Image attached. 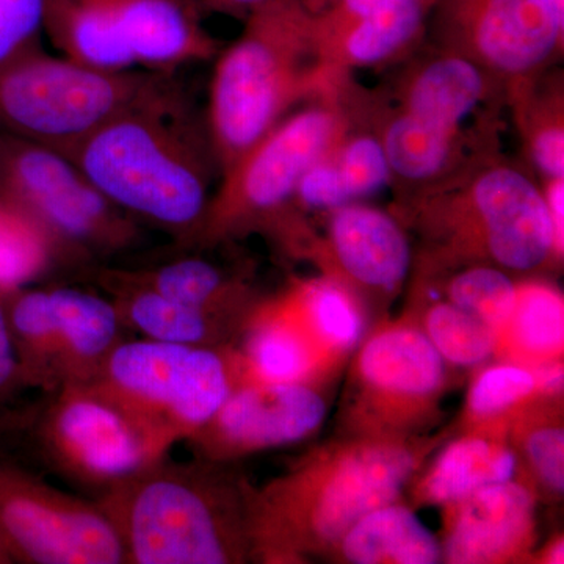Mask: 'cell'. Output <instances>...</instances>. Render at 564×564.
Returning <instances> with one entry per match:
<instances>
[{
	"instance_id": "cell-21",
	"label": "cell",
	"mask_w": 564,
	"mask_h": 564,
	"mask_svg": "<svg viewBox=\"0 0 564 564\" xmlns=\"http://www.w3.org/2000/svg\"><path fill=\"white\" fill-rule=\"evenodd\" d=\"M359 370L378 391L423 397L443 383L444 359L426 334L411 328L391 329L378 334L362 348Z\"/></svg>"
},
{
	"instance_id": "cell-6",
	"label": "cell",
	"mask_w": 564,
	"mask_h": 564,
	"mask_svg": "<svg viewBox=\"0 0 564 564\" xmlns=\"http://www.w3.org/2000/svg\"><path fill=\"white\" fill-rule=\"evenodd\" d=\"M0 202L46 234L57 259L106 258L139 240V225L63 152L0 132Z\"/></svg>"
},
{
	"instance_id": "cell-15",
	"label": "cell",
	"mask_w": 564,
	"mask_h": 564,
	"mask_svg": "<svg viewBox=\"0 0 564 564\" xmlns=\"http://www.w3.org/2000/svg\"><path fill=\"white\" fill-rule=\"evenodd\" d=\"M325 411L322 397L303 384L258 381L237 386L191 441L212 456L280 447L315 432Z\"/></svg>"
},
{
	"instance_id": "cell-9",
	"label": "cell",
	"mask_w": 564,
	"mask_h": 564,
	"mask_svg": "<svg viewBox=\"0 0 564 564\" xmlns=\"http://www.w3.org/2000/svg\"><path fill=\"white\" fill-rule=\"evenodd\" d=\"M39 440L57 469L101 494L161 463L174 445L95 380L54 391Z\"/></svg>"
},
{
	"instance_id": "cell-13",
	"label": "cell",
	"mask_w": 564,
	"mask_h": 564,
	"mask_svg": "<svg viewBox=\"0 0 564 564\" xmlns=\"http://www.w3.org/2000/svg\"><path fill=\"white\" fill-rule=\"evenodd\" d=\"M432 11L425 0H332L313 13L315 50L339 76L389 65L419 46Z\"/></svg>"
},
{
	"instance_id": "cell-29",
	"label": "cell",
	"mask_w": 564,
	"mask_h": 564,
	"mask_svg": "<svg viewBox=\"0 0 564 564\" xmlns=\"http://www.w3.org/2000/svg\"><path fill=\"white\" fill-rule=\"evenodd\" d=\"M426 333L443 359L458 366L484 362L496 350V328L454 303L430 311Z\"/></svg>"
},
{
	"instance_id": "cell-41",
	"label": "cell",
	"mask_w": 564,
	"mask_h": 564,
	"mask_svg": "<svg viewBox=\"0 0 564 564\" xmlns=\"http://www.w3.org/2000/svg\"><path fill=\"white\" fill-rule=\"evenodd\" d=\"M304 6L307 7V10L311 11V13H315V11L322 10L323 7L328 6L332 0H303ZM426 3H429L432 9H434V6H436L440 0H425Z\"/></svg>"
},
{
	"instance_id": "cell-17",
	"label": "cell",
	"mask_w": 564,
	"mask_h": 564,
	"mask_svg": "<svg viewBox=\"0 0 564 564\" xmlns=\"http://www.w3.org/2000/svg\"><path fill=\"white\" fill-rule=\"evenodd\" d=\"M414 469L413 455L395 445H369L340 459L310 510L315 536L343 540L352 524L397 499Z\"/></svg>"
},
{
	"instance_id": "cell-39",
	"label": "cell",
	"mask_w": 564,
	"mask_h": 564,
	"mask_svg": "<svg viewBox=\"0 0 564 564\" xmlns=\"http://www.w3.org/2000/svg\"><path fill=\"white\" fill-rule=\"evenodd\" d=\"M198 6L218 11V13L231 14V17L247 18L252 11L261 9L273 0H193Z\"/></svg>"
},
{
	"instance_id": "cell-1",
	"label": "cell",
	"mask_w": 564,
	"mask_h": 564,
	"mask_svg": "<svg viewBox=\"0 0 564 564\" xmlns=\"http://www.w3.org/2000/svg\"><path fill=\"white\" fill-rule=\"evenodd\" d=\"M63 154L133 220L180 243L195 242L220 169L206 118L181 85L118 115Z\"/></svg>"
},
{
	"instance_id": "cell-18",
	"label": "cell",
	"mask_w": 564,
	"mask_h": 564,
	"mask_svg": "<svg viewBox=\"0 0 564 564\" xmlns=\"http://www.w3.org/2000/svg\"><path fill=\"white\" fill-rule=\"evenodd\" d=\"M113 31L135 68L172 73L217 57L193 0H104Z\"/></svg>"
},
{
	"instance_id": "cell-31",
	"label": "cell",
	"mask_w": 564,
	"mask_h": 564,
	"mask_svg": "<svg viewBox=\"0 0 564 564\" xmlns=\"http://www.w3.org/2000/svg\"><path fill=\"white\" fill-rule=\"evenodd\" d=\"M518 291L511 278L494 267L464 270L448 285L451 303L481 318L492 328L511 321Z\"/></svg>"
},
{
	"instance_id": "cell-40",
	"label": "cell",
	"mask_w": 564,
	"mask_h": 564,
	"mask_svg": "<svg viewBox=\"0 0 564 564\" xmlns=\"http://www.w3.org/2000/svg\"><path fill=\"white\" fill-rule=\"evenodd\" d=\"M534 378H536V386L540 384L545 391H560L563 388L564 381L563 367L558 366V364L545 366L538 375H534Z\"/></svg>"
},
{
	"instance_id": "cell-11",
	"label": "cell",
	"mask_w": 564,
	"mask_h": 564,
	"mask_svg": "<svg viewBox=\"0 0 564 564\" xmlns=\"http://www.w3.org/2000/svg\"><path fill=\"white\" fill-rule=\"evenodd\" d=\"M436 47L485 69L510 91L563 54L564 9L555 0H440Z\"/></svg>"
},
{
	"instance_id": "cell-28",
	"label": "cell",
	"mask_w": 564,
	"mask_h": 564,
	"mask_svg": "<svg viewBox=\"0 0 564 564\" xmlns=\"http://www.w3.org/2000/svg\"><path fill=\"white\" fill-rule=\"evenodd\" d=\"M55 261L46 234L9 207L0 226V295L20 291Z\"/></svg>"
},
{
	"instance_id": "cell-33",
	"label": "cell",
	"mask_w": 564,
	"mask_h": 564,
	"mask_svg": "<svg viewBox=\"0 0 564 564\" xmlns=\"http://www.w3.org/2000/svg\"><path fill=\"white\" fill-rule=\"evenodd\" d=\"M304 303L315 329L334 347L350 348L361 339L362 317L350 293L333 281L307 285Z\"/></svg>"
},
{
	"instance_id": "cell-26",
	"label": "cell",
	"mask_w": 564,
	"mask_h": 564,
	"mask_svg": "<svg viewBox=\"0 0 564 564\" xmlns=\"http://www.w3.org/2000/svg\"><path fill=\"white\" fill-rule=\"evenodd\" d=\"M514 470L510 448L484 437H466L448 445L434 464L426 496L437 503L463 502L486 486L511 481Z\"/></svg>"
},
{
	"instance_id": "cell-22",
	"label": "cell",
	"mask_w": 564,
	"mask_h": 564,
	"mask_svg": "<svg viewBox=\"0 0 564 564\" xmlns=\"http://www.w3.org/2000/svg\"><path fill=\"white\" fill-rule=\"evenodd\" d=\"M43 32L69 61L104 70L137 69L104 0H44Z\"/></svg>"
},
{
	"instance_id": "cell-43",
	"label": "cell",
	"mask_w": 564,
	"mask_h": 564,
	"mask_svg": "<svg viewBox=\"0 0 564 564\" xmlns=\"http://www.w3.org/2000/svg\"><path fill=\"white\" fill-rule=\"evenodd\" d=\"M14 563L13 558H11L9 549H7L6 543H3L2 536H0V564H9Z\"/></svg>"
},
{
	"instance_id": "cell-25",
	"label": "cell",
	"mask_w": 564,
	"mask_h": 564,
	"mask_svg": "<svg viewBox=\"0 0 564 564\" xmlns=\"http://www.w3.org/2000/svg\"><path fill=\"white\" fill-rule=\"evenodd\" d=\"M545 73L507 93L527 155L541 180L564 177V99L562 79Z\"/></svg>"
},
{
	"instance_id": "cell-37",
	"label": "cell",
	"mask_w": 564,
	"mask_h": 564,
	"mask_svg": "<svg viewBox=\"0 0 564 564\" xmlns=\"http://www.w3.org/2000/svg\"><path fill=\"white\" fill-rule=\"evenodd\" d=\"M22 383L17 348L11 336L6 303L0 295V397L10 392L14 386Z\"/></svg>"
},
{
	"instance_id": "cell-2",
	"label": "cell",
	"mask_w": 564,
	"mask_h": 564,
	"mask_svg": "<svg viewBox=\"0 0 564 564\" xmlns=\"http://www.w3.org/2000/svg\"><path fill=\"white\" fill-rule=\"evenodd\" d=\"M217 55L206 124L220 176L296 107L351 79L322 62L303 0L252 11L239 39Z\"/></svg>"
},
{
	"instance_id": "cell-23",
	"label": "cell",
	"mask_w": 564,
	"mask_h": 564,
	"mask_svg": "<svg viewBox=\"0 0 564 564\" xmlns=\"http://www.w3.org/2000/svg\"><path fill=\"white\" fill-rule=\"evenodd\" d=\"M344 555L356 564H433L441 547L408 508L389 503L364 516L343 536Z\"/></svg>"
},
{
	"instance_id": "cell-8",
	"label": "cell",
	"mask_w": 564,
	"mask_h": 564,
	"mask_svg": "<svg viewBox=\"0 0 564 564\" xmlns=\"http://www.w3.org/2000/svg\"><path fill=\"white\" fill-rule=\"evenodd\" d=\"M95 381L173 444L198 433L237 388L214 348L147 337L120 340Z\"/></svg>"
},
{
	"instance_id": "cell-32",
	"label": "cell",
	"mask_w": 564,
	"mask_h": 564,
	"mask_svg": "<svg viewBox=\"0 0 564 564\" xmlns=\"http://www.w3.org/2000/svg\"><path fill=\"white\" fill-rule=\"evenodd\" d=\"M518 343L538 355L562 350L564 340L563 299L544 285H530L518 291L511 315Z\"/></svg>"
},
{
	"instance_id": "cell-30",
	"label": "cell",
	"mask_w": 564,
	"mask_h": 564,
	"mask_svg": "<svg viewBox=\"0 0 564 564\" xmlns=\"http://www.w3.org/2000/svg\"><path fill=\"white\" fill-rule=\"evenodd\" d=\"M248 364L263 383H299L310 369V352L289 326L263 323L248 344Z\"/></svg>"
},
{
	"instance_id": "cell-44",
	"label": "cell",
	"mask_w": 564,
	"mask_h": 564,
	"mask_svg": "<svg viewBox=\"0 0 564 564\" xmlns=\"http://www.w3.org/2000/svg\"><path fill=\"white\" fill-rule=\"evenodd\" d=\"M7 212H9V207L6 206L2 202H0V226L6 221Z\"/></svg>"
},
{
	"instance_id": "cell-42",
	"label": "cell",
	"mask_w": 564,
	"mask_h": 564,
	"mask_svg": "<svg viewBox=\"0 0 564 564\" xmlns=\"http://www.w3.org/2000/svg\"><path fill=\"white\" fill-rule=\"evenodd\" d=\"M564 547L562 541H560L558 544L554 545V549L551 551V555H549V562L551 563H563L564 554H563Z\"/></svg>"
},
{
	"instance_id": "cell-45",
	"label": "cell",
	"mask_w": 564,
	"mask_h": 564,
	"mask_svg": "<svg viewBox=\"0 0 564 564\" xmlns=\"http://www.w3.org/2000/svg\"><path fill=\"white\" fill-rule=\"evenodd\" d=\"M556 3H558L562 9H564V0H555Z\"/></svg>"
},
{
	"instance_id": "cell-5",
	"label": "cell",
	"mask_w": 564,
	"mask_h": 564,
	"mask_svg": "<svg viewBox=\"0 0 564 564\" xmlns=\"http://www.w3.org/2000/svg\"><path fill=\"white\" fill-rule=\"evenodd\" d=\"M352 85L348 80L339 90L296 107L223 173L195 242H217L284 214L295 203L307 170L350 129Z\"/></svg>"
},
{
	"instance_id": "cell-38",
	"label": "cell",
	"mask_w": 564,
	"mask_h": 564,
	"mask_svg": "<svg viewBox=\"0 0 564 564\" xmlns=\"http://www.w3.org/2000/svg\"><path fill=\"white\" fill-rule=\"evenodd\" d=\"M544 199L554 225L556 254L564 248V177L544 181Z\"/></svg>"
},
{
	"instance_id": "cell-3",
	"label": "cell",
	"mask_w": 564,
	"mask_h": 564,
	"mask_svg": "<svg viewBox=\"0 0 564 564\" xmlns=\"http://www.w3.org/2000/svg\"><path fill=\"white\" fill-rule=\"evenodd\" d=\"M98 503L120 534L126 563L225 564L243 547L231 503L198 464L162 459Z\"/></svg>"
},
{
	"instance_id": "cell-7",
	"label": "cell",
	"mask_w": 564,
	"mask_h": 564,
	"mask_svg": "<svg viewBox=\"0 0 564 564\" xmlns=\"http://www.w3.org/2000/svg\"><path fill=\"white\" fill-rule=\"evenodd\" d=\"M417 199L426 220L500 269L530 272L556 254L543 188L496 152Z\"/></svg>"
},
{
	"instance_id": "cell-4",
	"label": "cell",
	"mask_w": 564,
	"mask_h": 564,
	"mask_svg": "<svg viewBox=\"0 0 564 564\" xmlns=\"http://www.w3.org/2000/svg\"><path fill=\"white\" fill-rule=\"evenodd\" d=\"M176 85L170 73L90 68L36 44L0 65V132L63 152Z\"/></svg>"
},
{
	"instance_id": "cell-24",
	"label": "cell",
	"mask_w": 564,
	"mask_h": 564,
	"mask_svg": "<svg viewBox=\"0 0 564 564\" xmlns=\"http://www.w3.org/2000/svg\"><path fill=\"white\" fill-rule=\"evenodd\" d=\"M102 281L115 295L122 325L132 326L147 339L159 343L209 347L214 314L174 302L111 272L102 274Z\"/></svg>"
},
{
	"instance_id": "cell-36",
	"label": "cell",
	"mask_w": 564,
	"mask_h": 564,
	"mask_svg": "<svg viewBox=\"0 0 564 564\" xmlns=\"http://www.w3.org/2000/svg\"><path fill=\"white\" fill-rule=\"evenodd\" d=\"M527 454L534 470L549 488L563 492L564 434L560 429H541L530 434Z\"/></svg>"
},
{
	"instance_id": "cell-34",
	"label": "cell",
	"mask_w": 564,
	"mask_h": 564,
	"mask_svg": "<svg viewBox=\"0 0 564 564\" xmlns=\"http://www.w3.org/2000/svg\"><path fill=\"white\" fill-rule=\"evenodd\" d=\"M534 388L536 378L524 367H491L477 378L470 389L469 406L478 415L499 414L529 397Z\"/></svg>"
},
{
	"instance_id": "cell-16",
	"label": "cell",
	"mask_w": 564,
	"mask_h": 564,
	"mask_svg": "<svg viewBox=\"0 0 564 564\" xmlns=\"http://www.w3.org/2000/svg\"><path fill=\"white\" fill-rule=\"evenodd\" d=\"M386 101L417 117L463 132H494L484 121L489 104L507 91L485 69L455 52L436 47L404 70Z\"/></svg>"
},
{
	"instance_id": "cell-14",
	"label": "cell",
	"mask_w": 564,
	"mask_h": 564,
	"mask_svg": "<svg viewBox=\"0 0 564 564\" xmlns=\"http://www.w3.org/2000/svg\"><path fill=\"white\" fill-rule=\"evenodd\" d=\"M364 117L380 137L391 185L417 195L462 176L486 155L494 154V132L455 131L399 109L381 95L359 93Z\"/></svg>"
},
{
	"instance_id": "cell-10",
	"label": "cell",
	"mask_w": 564,
	"mask_h": 564,
	"mask_svg": "<svg viewBox=\"0 0 564 564\" xmlns=\"http://www.w3.org/2000/svg\"><path fill=\"white\" fill-rule=\"evenodd\" d=\"M2 296L22 383L57 391L93 381L121 340L117 306L95 293L51 288Z\"/></svg>"
},
{
	"instance_id": "cell-12",
	"label": "cell",
	"mask_w": 564,
	"mask_h": 564,
	"mask_svg": "<svg viewBox=\"0 0 564 564\" xmlns=\"http://www.w3.org/2000/svg\"><path fill=\"white\" fill-rule=\"evenodd\" d=\"M0 536L13 562L122 564L120 534L98 502L0 463Z\"/></svg>"
},
{
	"instance_id": "cell-27",
	"label": "cell",
	"mask_w": 564,
	"mask_h": 564,
	"mask_svg": "<svg viewBox=\"0 0 564 564\" xmlns=\"http://www.w3.org/2000/svg\"><path fill=\"white\" fill-rule=\"evenodd\" d=\"M121 280L143 285L174 302L214 314L228 296L229 284L214 263L181 258L141 272H111Z\"/></svg>"
},
{
	"instance_id": "cell-20",
	"label": "cell",
	"mask_w": 564,
	"mask_h": 564,
	"mask_svg": "<svg viewBox=\"0 0 564 564\" xmlns=\"http://www.w3.org/2000/svg\"><path fill=\"white\" fill-rule=\"evenodd\" d=\"M462 503L445 547L451 563L497 562L518 551L532 530V496L511 481L486 486Z\"/></svg>"
},
{
	"instance_id": "cell-35",
	"label": "cell",
	"mask_w": 564,
	"mask_h": 564,
	"mask_svg": "<svg viewBox=\"0 0 564 564\" xmlns=\"http://www.w3.org/2000/svg\"><path fill=\"white\" fill-rule=\"evenodd\" d=\"M44 0H0V65L39 44Z\"/></svg>"
},
{
	"instance_id": "cell-19",
	"label": "cell",
	"mask_w": 564,
	"mask_h": 564,
	"mask_svg": "<svg viewBox=\"0 0 564 564\" xmlns=\"http://www.w3.org/2000/svg\"><path fill=\"white\" fill-rule=\"evenodd\" d=\"M329 214V250L343 272L380 291L399 288L411 267L410 242L399 221L362 202Z\"/></svg>"
}]
</instances>
